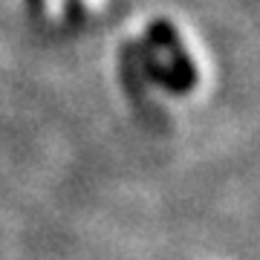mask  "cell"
<instances>
[{"instance_id": "obj_1", "label": "cell", "mask_w": 260, "mask_h": 260, "mask_svg": "<svg viewBox=\"0 0 260 260\" xmlns=\"http://www.w3.org/2000/svg\"><path fill=\"white\" fill-rule=\"evenodd\" d=\"M64 3L67 0H47V15L49 18H61V15H64ZM78 3H81L84 9H104V6H107V0H78Z\"/></svg>"}]
</instances>
